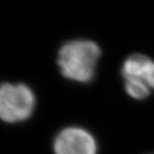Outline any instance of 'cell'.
Returning <instances> with one entry per match:
<instances>
[{"instance_id":"cell-2","label":"cell","mask_w":154,"mask_h":154,"mask_svg":"<svg viewBox=\"0 0 154 154\" xmlns=\"http://www.w3.org/2000/svg\"><path fill=\"white\" fill-rule=\"evenodd\" d=\"M35 97L28 86L4 83L0 90V115L8 123L21 122L32 115Z\"/></svg>"},{"instance_id":"cell-6","label":"cell","mask_w":154,"mask_h":154,"mask_svg":"<svg viewBox=\"0 0 154 154\" xmlns=\"http://www.w3.org/2000/svg\"><path fill=\"white\" fill-rule=\"evenodd\" d=\"M143 82L150 89H154V62L152 60L149 63V65L145 71V74L143 76Z\"/></svg>"},{"instance_id":"cell-4","label":"cell","mask_w":154,"mask_h":154,"mask_svg":"<svg viewBox=\"0 0 154 154\" xmlns=\"http://www.w3.org/2000/svg\"><path fill=\"white\" fill-rule=\"evenodd\" d=\"M151 60L142 54H134L125 60L122 67V75L127 79H137L143 81V76Z\"/></svg>"},{"instance_id":"cell-3","label":"cell","mask_w":154,"mask_h":154,"mask_svg":"<svg viewBox=\"0 0 154 154\" xmlns=\"http://www.w3.org/2000/svg\"><path fill=\"white\" fill-rule=\"evenodd\" d=\"M53 149L55 154H96L97 144L88 131L68 127L57 134Z\"/></svg>"},{"instance_id":"cell-1","label":"cell","mask_w":154,"mask_h":154,"mask_svg":"<svg viewBox=\"0 0 154 154\" xmlns=\"http://www.w3.org/2000/svg\"><path fill=\"white\" fill-rule=\"evenodd\" d=\"M100 53L96 43L77 40L66 43L60 48L57 62L65 78L86 83L93 78Z\"/></svg>"},{"instance_id":"cell-5","label":"cell","mask_w":154,"mask_h":154,"mask_svg":"<svg viewBox=\"0 0 154 154\" xmlns=\"http://www.w3.org/2000/svg\"><path fill=\"white\" fill-rule=\"evenodd\" d=\"M125 90L134 99H145L150 94V88L141 80L127 79L125 80Z\"/></svg>"}]
</instances>
